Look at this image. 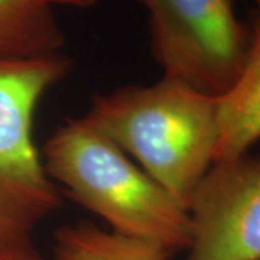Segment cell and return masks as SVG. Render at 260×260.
Listing matches in <instances>:
<instances>
[{"label":"cell","instance_id":"1","mask_svg":"<svg viewBox=\"0 0 260 260\" xmlns=\"http://www.w3.org/2000/svg\"><path fill=\"white\" fill-rule=\"evenodd\" d=\"M48 177L110 232L153 244L169 257L186 251L188 207L148 175L85 116L65 120L44 145Z\"/></svg>","mask_w":260,"mask_h":260},{"label":"cell","instance_id":"2","mask_svg":"<svg viewBox=\"0 0 260 260\" xmlns=\"http://www.w3.org/2000/svg\"><path fill=\"white\" fill-rule=\"evenodd\" d=\"M85 117L189 210L215 162L218 97L162 75L95 94Z\"/></svg>","mask_w":260,"mask_h":260},{"label":"cell","instance_id":"3","mask_svg":"<svg viewBox=\"0 0 260 260\" xmlns=\"http://www.w3.org/2000/svg\"><path fill=\"white\" fill-rule=\"evenodd\" d=\"M71 64L62 52L0 59V244L30 239L61 205L32 129L41 99L64 80Z\"/></svg>","mask_w":260,"mask_h":260},{"label":"cell","instance_id":"4","mask_svg":"<svg viewBox=\"0 0 260 260\" xmlns=\"http://www.w3.org/2000/svg\"><path fill=\"white\" fill-rule=\"evenodd\" d=\"M149 18L150 51L164 77L220 97L242 73L250 25L233 0H138Z\"/></svg>","mask_w":260,"mask_h":260},{"label":"cell","instance_id":"5","mask_svg":"<svg viewBox=\"0 0 260 260\" xmlns=\"http://www.w3.org/2000/svg\"><path fill=\"white\" fill-rule=\"evenodd\" d=\"M184 260H260V155L214 162L189 204Z\"/></svg>","mask_w":260,"mask_h":260},{"label":"cell","instance_id":"6","mask_svg":"<svg viewBox=\"0 0 260 260\" xmlns=\"http://www.w3.org/2000/svg\"><path fill=\"white\" fill-rule=\"evenodd\" d=\"M218 146L215 162L249 153L260 140V13L250 23V47L242 73L218 97Z\"/></svg>","mask_w":260,"mask_h":260},{"label":"cell","instance_id":"7","mask_svg":"<svg viewBox=\"0 0 260 260\" xmlns=\"http://www.w3.org/2000/svg\"><path fill=\"white\" fill-rule=\"evenodd\" d=\"M65 34L45 0H0V59L62 52Z\"/></svg>","mask_w":260,"mask_h":260},{"label":"cell","instance_id":"8","mask_svg":"<svg viewBox=\"0 0 260 260\" xmlns=\"http://www.w3.org/2000/svg\"><path fill=\"white\" fill-rule=\"evenodd\" d=\"M55 260H169L159 247L90 223L64 225L54 234Z\"/></svg>","mask_w":260,"mask_h":260},{"label":"cell","instance_id":"9","mask_svg":"<svg viewBox=\"0 0 260 260\" xmlns=\"http://www.w3.org/2000/svg\"><path fill=\"white\" fill-rule=\"evenodd\" d=\"M0 260H48L37 247L32 244L30 239L15 240V242L0 244Z\"/></svg>","mask_w":260,"mask_h":260},{"label":"cell","instance_id":"10","mask_svg":"<svg viewBox=\"0 0 260 260\" xmlns=\"http://www.w3.org/2000/svg\"><path fill=\"white\" fill-rule=\"evenodd\" d=\"M52 8L55 6H65V8H74V9H90L97 5L99 0H45Z\"/></svg>","mask_w":260,"mask_h":260},{"label":"cell","instance_id":"11","mask_svg":"<svg viewBox=\"0 0 260 260\" xmlns=\"http://www.w3.org/2000/svg\"><path fill=\"white\" fill-rule=\"evenodd\" d=\"M250 2H253V3H254V6L257 8V12L260 13V0H250Z\"/></svg>","mask_w":260,"mask_h":260}]
</instances>
